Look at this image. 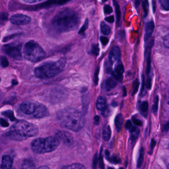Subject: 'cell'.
<instances>
[{"instance_id":"obj_49","label":"cell","mask_w":169,"mask_h":169,"mask_svg":"<svg viewBox=\"0 0 169 169\" xmlns=\"http://www.w3.org/2000/svg\"><path fill=\"white\" fill-rule=\"evenodd\" d=\"M132 121H133V123L137 125H142V122L141 120H138V119H135V118H133L132 119Z\"/></svg>"},{"instance_id":"obj_33","label":"cell","mask_w":169,"mask_h":169,"mask_svg":"<svg viewBox=\"0 0 169 169\" xmlns=\"http://www.w3.org/2000/svg\"><path fill=\"white\" fill-rule=\"evenodd\" d=\"M0 63L3 68H7L9 65V63L7 60V58L5 56H1L0 57Z\"/></svg>"},{"instance_id":"obj_22","label":"cell","mask_w":169,"mask_h":169,"mask_svg":"<svg viewBox=\"0 0 169 169\" xmlns=\"http://www.w3.org/2000/svg\"><path fill=\"white\" fill-rule=\"evenodd\" d=\"M114 5L115 8V15H116V18H117V24L119 25V23L120 21V17H121V13H120V8L119 6V4L117 1H114Z\"/></svg>"},{"instance_id":"obj_20","label":"cell","mask_w":169,"mask_h":169,"mask_svg":"<svg viewBox=\"0 0 169 169\" xmlns=\"http://www.w3.org/2000/svg\"><path fill=\"white\" fill-rule=\"evenodd\" d=\"M21 169H36L34 162L30 160H25L21 165Z\"/></svg>"},{"instance_id":"obj_58","label":"cell","mask_w":169,"mask_h":169,"mask_svg":"<svg viewBox=\"0 0 169 169\" xmlns=\"http://www.w3.org/2000/svg\"><path fill=\"white\" fill-rule=\"evenodd\" d=\"M140 1H138V0L135 1V5L137 8H138L139 6L140 5Z\"/></svg>"},{"instance_id":"obj_9","label":"cell","mask_w":169,"mask_h":169,"mask_svg":"<svg viewBox=\"0 0 169 169\" xmlns=\"http://www.w3.org/2000/svg\"><path fill=\"white\" fill-rule=\"evenodd\" d=\"M56 137L67 146H70L73 142L72 134L65 130H60L56 134Z\"/></svg>"},{"instance_id":"obj_8","label":"cell","mask_w":169,"mask_h":169,"mask_svg":"<svg viewBox=\"0 0 169 169\" xmlns=\"http://www.w3.org/2000/svg\"><path fill=\"white\" fill-rule=\"evenodd\" d=\"M39 104V103L32 100H26L21 103L20 108L24 114L33 115L36 112Z\"/></svg>"},{"instance_id":"obj_31","label":"cell","mask_w":169,"mask_h":169,"mask_svg":"<svg viewBox=\"0 0 169 169\" xmlns=\"http://www.w3.org/2000/svg\"><path fill=\"white\" fill-rule=\"evenodd\" d=\"M2 115L9 118L10 120H11V121H13V120H15L14 115H13V112L11 111L8 110L5 111V112L2 113Z\"/></svg>"},{"instance_id":"obj_56","label":"cell","mask_w":169,"mask_h":169,"mask_svg":"<svg viewBox=\"0 0 169 169\" xmlns=\"http://www.w3.org/2000/svg\"><path fill=\"white\" fill-rule=\"evenodd\" d=\"M152 8H153V13H154L156 11V4L155 1H152Z\"/></svg>"},{"instance_id":"obj_42","label":"cell","mask_w":169,"mask_h":169,"mask_svg":"<svg viewBox=\"0 0 169 169\" xmlns=\"http://www.w3.org/2000/svg\"><path fill=\"white\" fill-rule=\"evenodd\" d=\"M163 44L164 45L165 47L166 48H169V35L168 34L165 37L164 41H163Z\"/></svg>"},{"instance_id":"obj_23","label":"cell","mask_w":169,"mask_h":169,"mask_svg":"<svg viewBox=\"0 0 169 169\" xmlns=\"http://www.w3.org/2000/svg\"><path fill=\"white\" fill-rule=\"evenodd\" d=\"M100 27H101V30L102 32L105 35H108L110 33L111 30L110 27L103 22H102L101 23Z\"/></svg>"},{"instance_id":"obj_16","label":"cell","mask_w":169,"mask_h":169,"mask_svg":"<svg viewBox=\"0 0 169 169\" xmlns=\"http://www.w3.org/2000/svg\"><path fill=\"white\" fill-rule=\"evenodd\" d=\"M13 160L8 155L3 156L2 159V169H11L13 166Z\"/></svg>"},{"instance_id":"obj_43","label":"cell","mask_w":169,"mask_h":169,"mask_svg":"<svg viewBox=\"0 0 169 169\" xmlns=\"http://www.w3.org/2000/svg\"><path fill=\"white\" fill-rule=\"evenodd\" d=\"M102 114L104 117H107L108 115H109L110 112V110L108 107H106L103 110H102Z\"/></svg>"},{"instance_id":"obj_38","label":"cell","mask_w":169,"mask_h":169,"mask_svg":"<svg viewBox=\"0 0 169 169\" xmlns=\"http://www.w3.org/2000/svg\"><path fill=\"white\" fill-rule=\"evenodd\" d=\"M113 8L112 7H111L109 5H106L104 6V13L107 15H109L113 13Z\"/></svg>"},{"instance_id":"obj_44","label":"cell","mask_w":169,"mask_h":169,"mask_svg":"<svg viewBox=\"0 0 169 169\" xmlns=\"http://www.w3.org/2000/svg\"><path fill=\"white\" fill-rule=\"evenodd\" d=\"M100 41H101L102 44L104 46H106V45H107L108 43L109 42V39L105 37V36H102V37H101Z\"/></svg>"},{"instance_id":"obj_2","label":"cell","mask_w":169,"mask_h":169,"mask_svg":"<svg viewBox=\"0 0 169 169\" xmlns=\"http://www.w3.org/2000/svg\"><path fill=\"white\" fill-rule=\"evenodd\" d=\"M57 117L62 127L73 132H78L84 125V118L79 111L75 109L61 111Z\"/></svg>"},{"instance_id":"obj_57","label":"cell","mask_w":169,"mask_h":169,"mask_svg":"<svg viewBox=\"0 0 169 169\" xmlns=\"http://www.w3.org/2000/svg\"><path fill=\"white\" fill-rule=\"evenodd\" d=\"M123 96L125 97V96H127V91H126V88L125 86L123 87Z\"/></svg>"},{"instance_id":"obj_29","label":"cell","mask_w":169,"mask_h":169,"mask_svg":"<svg viewBox=\"0 0 169 169\" xmlns=\"http://www.w3.org/2000/svg\"><path fill=\"white\" fill-rule=\"evenodd\" d=\"M139 86V81L138 79L137 78L134 81H133V89L132 91V96H134L137 92Z\"/></svg>"},{"instance_id":"obj_30","label":"cell","mask_w":169,"mask_h":169,"mask_svg":"<svg viewBox=\"0 0 169 169\" xmlns=\"http://www.w3.org/2000/svg\"><path fill=\"white\" fill-rule=\"evenodd\" d=\"M158 103H159V97L158 95H156L155 97L154 102L152 107V112L155 115H156L158 112Z\"/></svg>"},{"instance_id":"obj_50","label":"cell","mask_w":169,"mask_h":169,"mask_svg":"<svg viewBox=\"0 0 169 169\" xmlns=\"http://www.w3.org/2000/svg\"><path fill=\"white\" fill-rule=\"evenodd\" d=\"M125 127L127 130H131L132 127V124L130 120H127L125 124Z\"/></svg>"},{"instance_id":"obj_24","label":"cell","mask_w":169,"mask_h":169,"mask_svg":"<svg viewBox=\"0 0 169 169\" xmlns=\"http://www.w3.org/2000/svg\"><path fill=\"white\" fill-rule=\"evenodd\" d=\"M148 103L147 101H143L140 104V112L142 113V114H144L145 115V114L147 115L148 112Z\"/></svg>"},{"instance_id":"obj_63","label":"cell","mask_w":169,"mask_h":169,"mask_svg":"<svg viewBox=\"0 0 169 169\" xmlns=\"http://www.w3.org/2000/svg\"><path fill=\"white\" fill-rule=\"evenodd\" d=\"M120 169H123V168H120Z\"/></svg>"},{"instance_id":"obj_52","label":"cell","mask_w":169,"mask_h":169,"mask_svg":"<svg viewBox=\"0 0 169 169\" xmlns=\"http://www.w3.org/2000/svg\"><path fill=\"white\" fill-rule=\"evenodd\" d=\"M23 2H25V3H26L28 4H33L36 3H38V2H40V1H37V0H25V1H23Z\"/></svg>"},{"instance_id":"obj_13","label":"cell","mask_w":169,"mask_h":169,"mask_svg":"<svg viewBox=\"0 0 169 169\" xmlns=\"http://www.w3.org/2000/svg\"><path fill=\"white\" fill-rule=\"evenodd\" d=\"M124 72V67L122 62H119L115 65L113 75L114 77L117 80H122L123 74Z\"/></svg>"},{"instance_id":"obj_12","label":"cell","mask_w":169,"mask_h":169,"mask_svg":"<svg viewBox=\"0 0 169 169\" xmlns=\"http://www.w3.org/2000/svg\"><path fill=\"white\" fill-rule=\"evenodd\" d=\"M154 45V40L153 39L150 41L147 47L146 52H147L146 58V73L147 75H149L151 72V48Z\"/></svg>"},{"instance_id":"obj_6","label":"cell","mask_w":169,"mask_h":169,"mask_svg":"<svg viewBox=\"0 0 169 169\" xmlns=\"http://www.w3.org/2000/svg\"><path fill=\"white\" fill-rule=\"evenodd\" d=\"M23 53L26 60L33 63L43 60L46 56L45 52L42 47L33 40L30 41L25 44Z\"/></svg>"},{"instance_id":"obj_61","label":"cell","mask_w":169,"mask_h":169,"mask_svg":"<svg viewBox=\"0 0 169 169\" xmlns=\"http://www.w3.org/2000/svg\"><path fill=\"white\" fill-rule=\"evenodd\" d=\"M108 169H114V168H109Z\"/></svg>"},{"instance_id":"obj_21","label":"cell","mask_w":169,"mask_h":169,"mask_svg":"<svg viewBox=\"0 0 169 169\" xmlns=\"http://www.w3.org/2000/svg\"><path fill=\"white\" fill-rule=\"evenodd\" d=\"M111 136V130L109 125H107L103 130V137L105 141H108Z\"/></svg>"},{"instance_id":"obj_25","label":"cell","mask_w":169,"mask_h":169,"mask_svg":"<svg viewBox=\"0 0 169 169\" xmlns=\"http://www.w3.org/2000/svg\"><path fill=\"white\" fill-rule=\"evenodd\" d=\"M62 169H86L84 166L80 164L75 163L73 164L65 166Z\"/></svg>"},{"instance_id":"obj_54","label":"cell","mask_w":169,"mask_h":169,"mask_svg":"<svg viewBox=\"0 0 169 169\" xmlns=\"http://www.w3.org/2000/svg\"><path fill=\"white\" fill-rule=\"evenodd\" d=\"M156 142L155 141V140L154 139H152V140H151V145H150L151 149H153V148H154L155 145H156Z\"/></svg>"},{"instance_id":"obj_1","label":"cell","mask_w":169,"mask_h":169,"mask_svg":"<svg viewBox=\"0 0 169 169\" xmlns=\"http://www.w3.org/2000/svg\"><path fill=\"white\" fill-rule=\"evenodd\" d=\"M80 21V17L73 10L65 8L56 14L52 20V25L57 32H65L76 30Z\"/></svg>"},{"instance_id":"obj_37","label":"cell","mask_w":169,"mask_h":169,"mask_svg":"<svg viewBox=\"0 0 169 169\" xmlns=\"http://www.w3.org/2000/svg\"><path fill=\"white\" fill-rule=\"evenodd\" d=\"M148 1H144L142 2V8H143V11H144V16H146L147 15L148 12Z\"/></svg>"},{"instance_id":"obj_15","label":"cell","mask_w":169,"mask_h":169,"mask_svg":"<svg viewBox=\"0 0 169 169\" xmlns=\"http://www.w3.org/2000/svg\"><path fill=\"white\" fill-rule=\"evenodd\" d=\"M47 114V109L45 105L39 103L35 113L33 115V117L37 119L43 118L45 117Z\"/></svg>"},{"instance_id":"obj_7","label":"cell","mask_w":169,"mask_h":169,"mask_svg":"<svg viewBox=\"0 0 169 169\" xmlns=\"http://www.w3.org/2000/svg\"><path fill=\"white\" fill-rule=\"evenodd\" d=\"M4 53L16 60H22L21 45L20 44H6L2 48Z\"/></svg>"},{"instance_id":"obj_32","label":"cell","mask_w":169,"mask_h":169,"mask_svg":"<svg viewBox=\"0 0 169 169\" xmlns=\"http://www.w3.org/2000/svg\"><path fill=\"white\" fill-rule=\"evenodd\" d=\"M100 48L98 44H93L91 49V52L93 55L97 56L99 54Z\"/></svg>"},{"instance_id":"obj_59","label":"cell","mask_w":169,"mask_h":169,"mask_svg":"<svg viewBox=\"0 0 169 169\" xmlns=\"http://www.w3.org/2000/svg\"><path fill=\"white\" fill-rule=\"evenodd\" d=\"M38 169H50L47 166H41L40 167H39Z\"/></svg>"},{"instance_id":"obj_18","label":"cell","mask_w":169,"mask_h":169,"mask_svg":"<svg viewBox=\"0 0 169 169\" xmlns=\"http://www.w3.org/2000/svg\"><path fill=\"white\" fill-rule=\"evenodd\" d=\"M124 123V117L121 114H119L117 115L115 119V127L117 129V131L118 132H120L122 130L123 124Z\"/></svg>"},{"instance_id":"obj_19","label":"cell","mask_w":169,"mask_h":169,"mask_svg":"<svg viewBox=\"0 0 169 169\" xmlns=\"http://www.w3.org/2000/svg\"><path fill=\"white\" fill-rule=\"evenodd\" d=\"M106 98L104 96H100L96 102V107L99 110H102L106 107Z\"/></svg>"},{"instance_id":"obj_47","label":"cell","mask_w":169,"mask_h":169,"mask_svg":"<svg viewBox=\"0 0 169 169\" xmlns=\"http://www.w3.org/2000/svg\"><path fill=\"white\" fill-rule=\"evenodd\" d=\"M114 20H115L114 16H113V15L108 16V17H107V18H105V20L109 23H114Z\"/></svg>"},{"instance_id":"obj_62","label":"cell","mask_w":169,"mask_h":169,"mask_svg":"<svg viewBox=\"0 0 169 169\" xmlns=\"http://www.w3.org/2000/svg\"><path fill=\"white\" fill-rule=\"evenodd\" d=\"M1 79L0 78V82H1Z\"/></svg>"},{"instance_id":"obj_26","label":"cell","mask_w":169,"mask_h":169,"mask_svg":"<svg viewBox=\"0 0 169 169\" xmlns=\"http://www.w3.org/2000/svg\"><path fill=\"white\" fill-rule=\"evenodd\" d=\"M139 133V130L136 127H133L132 129H131V139L132 142H134L137 139Z\"/></svg>"},{"instance_id":"obj_4","label":"cell","mask_w":169,"mask_h":169,"mask_svg":"<svg viewBox=\"0 0 169 169\" xmlns=\"http://www.w3.org/2000/svg\"><path fill=\"white\" fill-rule=\"evenodd\" d=\"M66 64V60L62 58L56 62H50L36 68L34 73L38 78L48 79L59 75L63 70Z\"/></svg>"},{"instance_id":"obj_53","label":"cell","mask_w":169,"mask_h":169,"mask_svg":"<svg viewBox=\"0 0 169 169\" xmlns=\"http://www.w3.org/2000/svg\"><path fill=\"white\" fill-rule=\"evenodd\" d=\"M118 37L120 39H122L123 38L125 37V32L124 31H119L118 32Z\"/></svg>"},{"instance_id":"obj_35","label":"cell","mask_w":169,"mask_h":169,"mask_svg":"<svg viewBox=\"0 0 169 169\" xmlns=\"http://www.w3.org/2000/svg\"><path fill=\"white\" fill-rule=\"evenodd\" d=\"M88 23H89L88 20V19H86L85 20L84 23L83 25L79 30L78 34H82V33L84 32L85 31H86V30L87 29V28L88 27Z\"/></svg>"},{"instance_id":"obj_34","label":"cell","mask_w":169,"mask_h":169,"mask_svg":"<svg viewBox=\"0 0 169 169\" xmlns=\"http://www.w3.org/2000/svg\"><path fill=\"white\" fill-rule=\"evenodd\" d=\"M100 72V67L98 66L96 68V70L94 74V78H93V82L94 84L96 86L97 85L98 83V80H99V78H98V76H99V73Z\"/></svg>"},{"instance_id":"obj_39","label":"cell","mask_w":169,"mask_h":169,"mask_svg":"<svg viewBox=\"0 0 169 169\" xmlns=\"http://www.w3.org/2000/svg\"><path fill=\"white\" fill-rule=\"evenodd\" d=\"M107 159L109 160V161H110L111 162L114 163V164H118L120 163V160L118 157H117L115 156H113L112 157H110V156H109L107 157Z\"/></svg>"},{"instance_id":"obj_41","label":"cell","mask_w":169,"mask_h":169,"mask_svg":"<svg viewBox=\"0 0 169 169\" xmlns=\"http://www.w3.org/2000/svg\"><path fill=\"white\" fill-rule=\"evenodd\" d=\"M145 85L148 89H150L152 86V77H149L147 78L146 81H145Z\"/></svg>"},{"instance_id":"obj_51","label":"cell","mask_w":169,"mask_h":169,"mask_svg":"<svg viewBox=\"0 0 169 169\" xmlns=\"http://www.w3.org/2000/svg\"><path fill=\"white\" fill-rule=\"evenodd\" d=\"M94 124L95 125H97L99 124L100 121V118L99 116L98 115H96L95 117L94 118Z\"/></svg>"},{"instance_id":"obj_28","label":"cell","mask_w":169,"mask_h":169,"mask_svg":"<svg viewBox=\"0 0 169 169\" xmlns=\"http://www.w3.org/2000/svg\"><path fill=\"white\" fill-rule=\"evenodd\" d=\"M143 156H144V149L143 148H141L140 151L139 156L137 163V167L138 168H140L142 166L143 161Z\"/></svg>"},{"instance_id":"obj_5","label":"cell","mask_w":169,"mask_h":169,"mask_svg":"<svg viewBox=\"0 0 169 169\" xmlns=\"http://www.w3.org/2000/svg\"><path fill=\"white\" fill-rule=\"evenodd\" d=\"M59 144L60 142L56 137L38 138L31 143V148L35 153L43 154L54 151Z\"/></svg>"},{"instance_id":"obj_36","label":"cell","mask_w":169,"mask_h":169,"mask_svg":"<svg viewBox=\"0 0 169 169\" xmlns=\"http://www.w3.org/2000/svg\"><path fill=\"white\" fill-rule=\"evenodd\" d=\"M159 2L163 8L166 11H169V1L168 0H160Z\"/></svg>"},{"instance_id":"obj_14","label":"cell","mask_w":169,"mask_h":169,"mask_svg":"<svg viewBox=\"0 0 169 169\" xmlns=\"http://www.w3.org/2000/svg\"><path fill=\"white\" fill-rule=\"evenodd\" d=\"M117 85V82L115 81V78L113 77H109L106 79L103 83V89L107 92L113 89Z\"/></svg>"},{"instance_id":"obj_27","label":"cell","mask_w":169,"mask_h":169,"mask_svg":"<svg viewBox=\"0 0 169 169\" xmlns=\"http://www.w3.org/2000/svg\"><path fill=\"white\" fill-rule=\"evenodd\" d=\"M8 19V14L5 12H0V25H4Z\"/></svg>"},{"instance_id":"obj_10","label":"cell","mask_w":169,"mask_h":169,"mask_svg":"<svg viewBox=\"0 0 169 169\" xmlns=\"http://www.w3.org/2000/svg\"><path fill=\"white\" fill-rule=\"evenodd\" d=\"M10 21L15 25H26L31 22V18L26 15L16 14L11 16Z\"/></svg>"},{"instance_id":"obj_11","label":"cell","mask_w":169,"mask_h":169,"mask_svg":"<svg viewBox=\"0 0 169 169\" xmlns=\"http://www.w3.org/2000/svg\"><path fill=\"white\" fill-rule=\"evenodd\" d=\"M121 57L120 48L118 46H114L111 50L109 55V63L112 65L114 62L119 61Z\"/></svg>"},{"instance_id":"obj_48","label":"cell","mask_w":169,"mask_h":169,"mask_svg":"<svg viewBox=\"0 0 169 169\" xmlns=\"http://www.w3.org/2000/svg\"><path fill=\"white\" fill-rule=\"evenodd\" d=\"M0 123H1V125H2V127H8V122H6L5 120L4 119H1V120H0Z\"/></svg>"},{"instance_id":"obj_60","label":"cell","mask_w":169,"mask_h":169,"mask_svg":"<svg viewBox=\"0 0 169 169\" xmlns=\"http://www.w3.org/2000/svg\"><path fill=\"white\" fill-rule=\"evenodd\" d=\"M112 105L113 107H116V106H117L118 104L117 103L114 101V102H113L112 103Z\"/></svg>"},{"instance_id":"obj_46","label":"cell","mask_w":169,"mask_h":169,"mask_svg":"<svg viewBox=\"0 0 169 169\" xmlns=\"http://www.w3.org/2000/svg\"><path fill=\"white\" fill-rule=\"evenodd\" d=\"M99 161L100 168V169H104V163H103V160L102 156L101 155V153L100 154Z\"/></svg>"},{"instance_id":"obj_3","label":"cell","mask_w":169,"mask_h":169,"mask_svg":"<svg viewBox=\"0 0 169 169\" xmlns=\"http://www.w3.org/2000/svg\"><path fill=\"white\" fill-rule=\"evenodd\" d=\"M39 133L37 125L25 120H20L11 127L8 136L11 139L21 142L31 137H36Z\"/></svg>"},{"instance_id":"obj_40","label":"cell","mask_w":169,"mask_h":169,"mask_svg":"<svg viewBox=\"0 0 169 169\" xmlns=\"http://www.w3.org/2000/svg\"><path fill=\"white\" fill-rule=\"evenodd\" d=\"M142 87L141 89V93H140V96L143 97L145 94V80L144 75H142Z\"/></svg>"},{"instance_id":"obj_45","label":"cell","mask_w":169,"mask_h":169,"mask_svg":"<svg viewBox=\"0 0 169 169\" xmlns=\"http://www.w3.org/2000/svg\"><path fill=\"white\" fill-rule=\"evenodd\" d=\"M98 163V155L97 154H96L94 156L93 161V168L95 169L97 167V164Z\"/></svg>"},{"instance_id":"obj_55","label":"cell","mask_w":169,"mask_h":169,"mask_svg":"<svg viewBox=\"0 0 169 169\" xmlns=\"http://www.w3.org/2000/svg\"><path fill=\"white\" fill-rule=\"evenodd\" d=\"M168 129H169V124H168V123H167L166 125H164L163 130L165 131V132H167L168 130Z\"/></svg>"},{"instance_id":"obj_17","label":"cell","mask_w":169,"mask_h":169,"mask_svg":"<svg viewBox=\"0 0 169 169\" xmlns=\"http://www.w3.org/2000/svg\"><path fill=\"white\" fill-rule=\"evenodd\" d=\"M154 28L155 24L153 20H151L147 23L145 28V33L147 37H150L152 36L153 31L154 30Z\"/></svg>"}]
</instances>
